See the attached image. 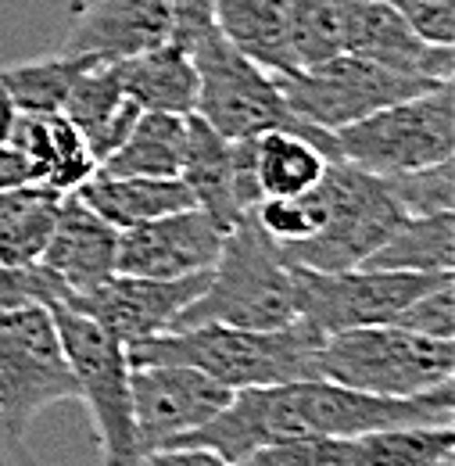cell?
Listing matches in <instances>:
<instances>
[{"instance_id":"obj_36","label":"cell","mask_w":455,"mask_h":466,"mask_svg":"<svg viewBox=\"0 0 455 466\" xmlns=\"http://www.w3.org/2000/svg\"><path fill=\"white\" fill-rule=\"evenodd\" d=\"M133 466H229L223 456L201 445H172V449H155L144 452Z\"/></svg>"},{"instance_id":"obj_34","label":"cell","mask_w":455,"mask_h":466,"mask_svg":"<svg viewBox=\"0 0 455 466\" xmlns=\"http://www.w3.org/2000/svg\"><path fill=\"white\" fill-rule=\"evenodd\" d=\"M229 466H319V438L258 445L248 456L233 460Z\"/></svg>"},{"instance_id":"obj_12","label":"cell","mask_w":455,"mask_h":466,"mask_svg":"<svg viewBox=\"0 0 455 466\" xmlns=\"http://www.w3.org/2000/svg\"><path fill=\"white\" fill-rule=\"evenodd\" d=\"M233 391L208 373L179 362H136L129 366V402L136 452H155L172 445L179 434L197 431L216 412H223Z\"/></svg>"},{"instance_id":"obj_40","label":"cell","mask_w":455,"mask_h":466,"mask_svg":"<svg viewBox=\"0 0 455 466\" xmlns=\"http://www.w3.org/2000/svg\"><path fill=\"white\" fill-rule=\"evenodd\" d=\"M15 116H18V108H15L11 94H7V86L0 83V144H7V137H11V126H15Z\"/></svg>"},{"instance_id":"obj_23","label":"cell","mask_w":455,"mask_h":466,"mask_svg":"<svg viewBox=\"0 0 455 466\" xmlns=\"http://www.w3.org/2000/svg\"><path fill=\"white\" fill-rule=\"evenodd\" d=\"M330 158L298 129H269L251 137V169H255V190L258 201L269 198H298L312 190Z\"/></svg>"},{"instance_id":"obj_15","label":"cell","mask_w":455,"mask_h":466,"mask_svg":"<svg viewBox=\"0 0 455 466\" xmlns=\"http://www.w3.org/2000/svg\"><path fill=\"white\" fill-rule=\"evenodd\" d=\"M334 4H338L341 51L401 76L452 83L455 51L449 44L420 40L391 0H334Z\"/></svg>"},{"instance_id":"obj_4","label":"cell","mask_w":455,"mask_h":466,"mask_svg":"<svg viewBox=\"0 0 455 466\" xmlns=\"http://www.w3.org/2000/svg\"><path fill=\"white\" fill-rule=\"evenodd\" d=\"M187 51H190L194 72H197L194 116L205 118L219 137L251 140L269 129H298L334 162L330 129L308 126L294 116L277 86V76L248 55H240L229 40L216 33V25L208 33H201L197 40H190Z\"/></svg>"},{"instance_id":"obj_25","label":"cell","mask_w":455,"mask_h":466,"mask_svg":"<svg viewBox=\"0 0 455 466\" xmlns=\"http://www.w3.org/2000/svg\"><path fill=\"white\" fill-rule=\"evenodd\" d=\"M183 151H187V116L140 112L126 144L97 166V173L172 179L183 169Z\"/></svg>"},{"instance_id":"obj_31","label":"cell","mask_w":455,"mask_h":466,"mask_svg":"<svg viewBox=\"0 0 455 466\" xmlns=\"http://www.w3.org/2000/svg\"><path fill=\"white\" fill-rule=\"evenodd\" d=\"M395 327H405V330L423 334V338L455 341V277L423 291L416 301H409L399 312Z\"/></svg>"},{"instance_id":"obj_29","label":"cell","mask_w":455,"mask_h":466,"mask_svg":"<svg viewBox=\"0 0 455 466\" xmlns=\"http://www.w3.org/2000/svg\"><path fill=\"white\" fill-rule=\"evenodd\" d=\"M61 194L47 190L29 208H22L11 223L0 227V266H40L44 248L55 233Z\"/></svg>"},{"instance_id":"obj_17","label":"cell","mask_w":455,"mask_h":466,"mask_svg":"<svg viewBox=\"0 0 455 466\" xmlns=\"http://www.w3.org/2000/svg\"><path fill=\"white\" fill-rule=\"evenodd\" d=\"M115 251L118 230L112 223H105L76 190L61 194L55 233L44 248L40 266L55 273L65 294H83L105 284L115 273Z\"/></svg>"},{"instance_id":"obj_27","label":"cell","mask_w":455,"mask_h":466,"mask_svg":"<svg viewBox=\"0 0 455 466\" xmlns=\"http://www.w3.org/2000/svg\"><path fill=\"white\" fill-rule=\"evenodd\" d=\"M126 101L129 97L122 94L115 61H97L86 72H79V79L72 83V90H68V97L61 105V116L83 133V140H86V147L94 155V147L101 144L105 129L112 126V118L122 112Z\"/></svg>"},{"instance_id":"obj_41","label":"cell","mask_w":455,"mask_h":466,"mask_svg":"<svg viewBox=\"0 0 455 466\" xmlns=\"http://www.w3.org/2000/svg\"><path fill=\"white\" fill-rule=\"evenodd\" d=\"M430 466H455V456H449V460H438V463H430Z\"/></svg>"},{"instance_id":"obj_6","label":"cell","mask_w":455,"mask_h":466,"mask_svg":"<svg viewBox=\"0 0 455 466\" xmlns=\"http://www.w3.org/2000/svg\"><path fill=\"white\" fill-rule=\"evenodd\" d=\"M330 140L334 162H351L377 176L412 173L445 162L455 151L452 83L395 101L351 126L330 129Z\"/></svg>"},{"instance_id":"obj_32","label":"cell","mask_w":455,"mask_h":466,"mask_svg":"<svg viewBox=\"0 0 455 466\" xmlns=\"http://www.w3.org/2000/svg\"><path fill=\"white\" fill-rule=\"evenodd\" d=\"M61 294L65 288L44 266H0V316L25 305H47Z\"/></svg>"},{"instance_id":"obj_16","label":"cell","mask_w":455,"mask_h":466,"mask_svg":"<svg viewBox=\"0 0 455 466\" xmlns=\"http://www.w3.org/2000/svg\"><path fill=\"white\" fill-rule=\"evenodd\" d=\"M166 40H172L169 0H94L65 33L61 51L122 61Z\"/></svg>"},{"instance_id":"obj_19","label":"cell","mask_w":455,"mask_h":466,"mask_svg":"<svg viewBox=\"0 0 455 466\" xmlns=\"http://www.w3.org/2000/svg\"><path fill=\"white\" fill-rule=\"evenodd\" d=\"M449 456H455L452 423H409L319 438V466H430Z\"/></svg>"},{"instance_id":"obj_20","label":"cell","mask_w":455,"mask_h":466,"mask_svg":"<svg viewBox=\"0 0 455 466\" xmlns=\"http://www.w3.org/2000/svg\"><path fill=\"white\" fill-rule=\"evenodd\" d=\"M122 94L133 97L144 112L190 116L197 105V72L190 51L179 40H166L151 51L115 61Z\"/></svg>"},{"instance_id":"obj_8","label":"cell","mask_w":455,"mask_h":466,"mask_svg":"<svg viewBox=\"0 0 455 466\" xmlns=\"http://www.w3.org/2000/svg\"><path fill=\"white\" fill-rule=\"evenodd\" d=\"M319 194H323V227L305 244L280 251L287 266H308L323 273L355 269L405 219L384 176L366 173L351 162H330L319 179Z\"/></svg>"},{"instance_id":"obj_21","label":"cell","mask_w":455,"mask_h":466,"mask_svg":"<svg viewBox=\"0 0 455 466\" xmlns=\"http://www.w3.org/2000/svg\"><path fill=\"white\" fill-rule=\"evenodd\" d=\"M76 194L105 223H112L115 230H129V227H140L147 219H158V216H169V212L194 205V198H190V190L183 187L179 176L155 179V176L94 173Z\"/></svg>"},{"instance_id":"obj_7","label":"cell","mask_w":455,"mask_h":466,"mask_svg":"<svg viewBox=\"0 0 455 466\" xmlns=\"http://www.w3.org/2000/svg\"><path fill=\"white\" fill-rule=\"evenodd\" d=\"M47 312L55 319L65 359L72 366L79 399L90 409V423L101 445L105 466H133L136 452V431H133V402H129V355L126 345L94 323L90 316L76 312L65 301H47Z\"/></svg>"},{"instance_id":"obj_18","label":"cell","mask_w":455,"mask_h":466,"mask_svg":"<svg viewBox=\"0 0 455 466\" xmlns=\"http://www.w3.org/2000/svg\"><path fill=\"white\" fill-rule=\"evenodd\" d=\"M179 179L190 190L194 205L208 212L227 233L248 216L240 179H237V144L219 137L194 112L187 116V151H183Z\"/></svg>"},{"instance_id":"obj_1","label":"cell","mask_w":455,"mask_h":466,"mask_svg":"<svg viewBox=\"0 0 455 466\" xmlns=\"http://www.w3.org/2000/svg\"><path fill=\"white\" fill-rule=\"evenodd\" d=\"M452 380L412 399H391V395L344 388L323 377H308V380H290L273 388L233 391L223 412H216L197 431L179 434L172 445H201L233 463L251 449L273 445V441L348 438L362 431L409 427V423H452Z\"/></svg>"},{"instance_id":"obj_3","label":"cell","mask_w":455,"mask_h":466,"mask_svg":"<svg viewBox=\"0 0 455 466\" xmlns=\"http://www.w3.org/2000/svg\"><path fill=\"white\" fill-rule=\"evenodd\" d=\"M294 319H298V305H294L290 266L277 251V244L255 223V216L248 212L223 237V248L208 273L205 291L172 319L169 330L201 327V323L280 330Z\"/></svg>"},{"instance_id":"obj_37","label":"cell","mask_w":455,"mask_h":466,"mask_svg":"<svg viewBox=\"0 0 455 466\" xmlns=\"http://www.w3.org/2000/svg\"><path fill=\"white\" fill-rule=\"evenodd\" d=\"M29 183H36V173L25 162V155L15 151L11 144H0V190H15V187H29Z\"/></svg>"},{"instance_id":"obj_14","label":"cell","mask_w":455,"mask_h":466,"mask_svg":"<svg viewBox=\"0 0 455 466\" xmlns=\"http://www.w3.org/2000/svg\"><path fill=\"white\" fill-rule=\"evenodd\" d=\"M227 230L197 205L118 230L115 273L176 280L216 266Z\"/></svg>"},{"instance_id":"obj_2","label":"cell","mask_w":455,"mask_h":466,"mask_svg":"<svg viewBox=\"0 0 455 466\" xmlns=\"http://www.w3.org/2000/svg\"><path fill=\"white\" fill-rule=\"evenodd\" d=\"M323 334L301 316L280 330H244L223 323H201L183 330H162L155 338L126 345L129 366L136 362H179L208 373L229 391L273 388L319 377L316 355Z\"/></svg>"},{"instance_id":"obj_22","label":"cell","mask_w":455,"mask_h":466,"mask_svg":"<svg viewBox=\"0 0 455 466\" xmlns=\"http://www.w3.org/2000/svg\"><path fill=\"white\" fill-rule=\"evenodd\" d=\"M216 33L229 40L240 55L258 61L269 72H294L298 58L290 51L284 0H216L212 7Z\"/></svg>"},{"instance_id":"obj_39","label":"cell","mask_w":455,"mask_h":466,"mask_svg":"<svg viewBox=\"0 0 455 466\" xmlns=\"http://www.w3.org/2000/svg\"><path fill=\"white\" fill-rule=\"evenodd\" d=\"M51 187H40V183H29V187H15V190H0V227L11 223L22 208H29L40 194H47Z\"/></svg>"},{"instance_id":"obj_10","label":"cell","mask_w":455,"mask_h":466,"mask_svg":"<svg viewBox=\"0 0 455 466\" xmlns=\"http://www.w3.org/2000/svg\"><path fill=\"white\" fill-rule=\"evenodd\" d=\"M452 277L455 273H401V269H369V266L334 269V273L290 266L298 316L308 327H316L323 338L351 327L395 323L409 301H416L423 291Z\"/></svg>"},{"instance_id":"obj_35","label":"cell","mask_w":455,"mask_h":466,"mask_svg":"<svg viewBox=\"0 0 455 466\" xmlns=\"http://www.w3.org/2000/svg\"><path fill=\"white\" fill-rule=\"evenodd\" d=\"M212 7H216V0H169L172 40H179L187 47L190 40L208 33L212 29Z\"/></svg>"},{"instance_id":"obj_13","label":"cell","mask_w":455,"mask_h":466,"mask_svg":"<svg viewBox=\"0 0 455 466\" xmlns=\"http://www.w3.org/2000/svg\"><path fill=\"white\" fill-rule=\"evenodd\" d=\"M208 273L212 269L190 273V277H176V280L112 273L94 291L65 294L57 301L72 305L76 312H83L94 323H101L105 330H112L122 345H133V341H144V338H155V334L169 330L172 319L205 291Z\"/></svg>"},{"instance_id":"obj_38","label":"cell","mask_w":455,"mask_h":466,"mask_svg":"<svg viewBox=\"0 0 455 466\" xmlns=\"http://www.w3.org/2000/svg\"><path fill=\"white\" fill-rule=\"evenodd\" d=\"M0 466H40L33 449L25 445V434L7 427L4 416H0Z\"/></svg>"},{"instance_id":"obj_26","label":"cell","mask_w":455,"mask_h":466,"mask_svg":"<svg viewBox=\"0 0 455 466\" xmlns=\"http://www.w3.org/2000/svg\"><path fill=\"white\" fill-rule=\"evenodd\" d=\"M101 58L94 55H47V58L18 61L0 68V83L7 86L11 101L18 112H36V116H55L61 112L72 83L79 79V72H86L90 65H97Z\"/></svg>"},{"instance_id":"obj_24","label":"cell","mask_w":455,"mask_h":466,"mask_svg":"<svg viewBox=\"0 0 455 466\" xmlns=\"http://www.w3.org/2000/svg\"><path fill=\"white\" fill-rule=\"evenodd\" d=\"M362 266L401 273H455V212L405 216Z\"/></svg>"},{"instance_id":"obj_30","label":"cell","mask_w":455,"mask_h":466,"mask_svg":"<svg viewBox=\"0 0 455 466\" xmlns=\"http://www.w3.org/2000/svg\"><path fill=\"white\" fill-rule=\"evenodd\" d=\"M391 198L399 201L405 216H434V212H455V176L452 158L434 162L427 169L384 176Z\"/></svg>"},{"instance_id":"obj_11","label":"cell","mask_w":455,"mask_h":466,"mask_svg":"<svg viewBox=\"0 0 455 466\" xmlns=\"http://www.w3.org/2000/svg\"><path fill=\"white\" fill-rule=\"evenodd\" d=\"M79 399L47 305H25L0 316V416L18 434L55 402Z\"/></svg>"},{"instance_id":"obj_33","label":"cell","mask_w":455,"mask_h":466,"mask_svg":"<svg viewBox=\"0 0 455 466\" xmlns=\"http://www.w3.org/2000/svg\"><path fill=\"white\" fill-rule=\"evenodd\" d=\"M409 29L427 44H455V0H391Z\"/></svg>"},{"instance_id":"obj_9","label":"cell","mask_w":455,"mask_h":466,"mask_svg":"<svg viewBox=\"0 0 455 466\" xmlns=\"http://www.w3.org/2000/svg\"><path fill=\"white\" fill-rule=\"evenodd\" d=\"M273 76H277V86L284 94L287 108L301 122L319 126V129H341V126H351L395 101L441 86L434 79L380 68V65L359 58V55H348V51L327 61H316V65H301L294 72H273Z\"/></svg>"},{"instance_id":"obj_28","label":"cell","mask_w":455,"mask_h":466,"mask_svg":"<svg viewBox=\"0 0 455 466\" xmlns=\"http://www.w3.org/2000/svg\"><path fill=\"white\" fill-rule=\"evenodd\" d=\"M290 51L301 65H316L341 55V29H338V4L334 0H284Z\"/></svg>"},{"instance_id":"obj_5","label":"cell","mask_w":455,"mask_h":466,"mask_svg":"<svg viewBox=\"0 0 455 466\" xmlns=\"http://www.w3.org/2000/svg\"><path fill=\"white\" fill-rule=\"evenodd\" d=\"M316 370L323 380L344 388L412 399L452 380L455 341L423 338L395 323L351 327L323 338Z\"/></svg>"}]
</instances>
